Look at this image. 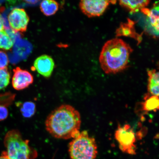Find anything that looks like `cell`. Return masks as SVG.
<instances>
[{
    "label": "cell",
    "instance_id": "cell-4",
    "mask_svg": "<svg viewBox=\"0 0 159 159\" xmlns=\"http://www.w3.org/2000/svg\"><path fill=\"white\" fill-rule=\"evenodd\" d=\"M4 143L7 149L5 152L9 159H30L32 150L29 141L23 139L19 131H9L5 137Z\"/></svg>",
    "mask_w": 159,
    "mask_h": 159
},
{
    "label": "cell",
    "instance_id": "cell-16",
    "mask_svg": "<svg viewBox=\"0 0 159 159\" xmlns=\"http://www.w3.org/2000/svg\"><path fill=\"white\" fill-rule=\"evenodd\" d=\"M14 44L13 39L5 30L0 31V48L9 50L12 48Z\"/></svg>",
    "mask_w": 159,
    "mask_h": 159
},
{
    "label": "cell",
    "instance_id": "cell-9",
    "mask_svg": "<svg viewBox=\"0 0 159 159\" xmlns=\"http://www.w3.org/2000/svg\"><path fill=\"white\" fill-rule=\"evenodd\" d=\"M34 66L38 73L48 78L52 74L55 67V62L51 57L43 55L35 59Z\"/></svg>",
    "mask_w": 159,
    "mask_h": 159
},
{
    "label": "cell",
    "instance_id": "cell-6",
    "mask_svg": "<svg viewBox=\"0 0 159 159\" xmlns=\"http://www.w3.org/2000/svg\"><path fill=\"white\" fill-rule=\"evenodd\" d=\"M111 1L82 0L80 7L82 12L89 17L100 16L103 14Z\"/></svg>",
    "mask_w": 159,
    "mask_h": 159
},
{
    "label": "cell",
    "instance_id": "cell-18",
    "mask_svg": "<svg viewBox=\"0 0 159 159\" xmlns=\"http://www.w3.org/2000/svg\"><path fill=\"white\" fill-rule=\"evenodd\" d=\"M10 79L11 75L7 68L0 69V90L9 85Z\"/></svg>",
    "mask_w": 159,
    "mask_h": 159
},
{
    "label": "cell",
    "instance_id": "cell-20",
    "mask_svg": "<svg viewBox=\"0 0 159 159\" xmlns=\"http://www.w3.org/2000/svg\"><path fill=\"white\" fill-rule=\"evenodd\" d=\"M9 112L6 105H0V121L5 120L8 116Z\"/></svg>",
    "mask_w": 159,
    "mask_h": 159
},
{
    "label": "cell",
    "instance_id": "cell-14",
    "mask_svg": "<svg viewBox=\"0 0 159 159\" xmlns=\"http://www.w3.org/2000/svg\"><path fill=\"white\" fill-rule=\"evenodd\" d=\"M59 7L58 3L53 0H45L42 2L40 5L41 11L47 16L55 15L58 11Z\"/></svg>",
    "mask_w": 159,
    "mask_h": 159
},
{
    "label": "cell",
    "instance_id": "cell-21",
    "mask_svg": "<svg viewBox=\"0 0 159 159\" xmlns=\"http://www.w3.org/2000/svg\"><path fill=\"white\" fill-rule=\"evenodd\" d=\"M4 27V21L1 15L0 14V31L3 30Z\"/></svg>",
    "mask_w": 159,
    "mask_h": 159
},
{
    "label": "cell",
    "instance_id": "cell-22",
    "mask_svg": "<svg viewBox=\"0 0 159 159\" xmlns=\"http://www.w3.org/2000/svg\"><path fill=\"white\" fill-rule=\"evenodd\" d=\"M0 159H9L6 155L5 152H3L1 156H0Z\"/></svg>",
    "mask_w": 159,
    "mask_h": 159
},
{
    "label": "cell",
    "instance_id": "cell-8",
    "mask_svg": "<svg viewBox=\"0 0 159 159\" xmlns=\"http://www.w3.org/2000/svg\"><path fill=\"white\" fill-rule=\"evenodd\" d=\"M13 71L14 74L12 84L14 89L16 90H23L27 88L33 83V75L29 71L18 67L14 69Z\"/></svg>",
    "mask_w": 159,
    "mask_h": 159
},
{
    "label": "cell",
    "instance_id": "cell-17",
    "mask_svg": "<svg viewBox=\"0 0 159 159\" xmlns=\"http://www.w3.org/2000/svg\"><path fill=\"white\" fill-rule=\"evenodd\" d=\"M35 110V103L31 101L24 103L20 108L22 115L26 118H30L32 116L34 115Z\"/></svg>",
    "mask_w": 159,
    "mask_h": 159
},
{
    "label": "cell",
    "instance_id": "cell-7",
    "mask_svg": "<svg viewBox=\"0 0 159 159\" xmlns=\"http://www.w3.org/2000/svg\"><path fill=\"white\" fill-rule=\"evenodd\" d=\"M8 20L13 31L24 33L27 30L30 19L24 9L15 8L9 14Z\"/></svg>",
    "mask_w": 159,
    "mask_h": 159
},
{
    "label": "cell",
    "instance_id": "cell-13",
    "mask_svg": "<svg viewBox=\"0 0 159 159\" xmlns=\"http://www.w3.org/2000/svg\"><path fill=\"white\" fill-rule=\"evenodd\" d=\"M148 0L141 1H120L119 4L128 10L130 13H134L146 8L150 3Z\"/></svg>",
    "mask_w": 159,
    "mask_h": 159
},
{
    "label": "cell",
    "instance_id": "cell-12",
    "mask_svg": "<svg viewBox=\"0 0 159 159\" xmlns=\"http://www.w3.org/2000/svg\"><path fill=\"white\" fill-rule=\"evenodd\" d=\"M158 2L154 3L151 10L145 8L141 11L148 17L151 26L153 28L154 31L159 33V8Z\"/></svg>",
    "mask_w": 159,
    "mask_h": 159
},
{
    "label": "cell",
    "instance_id": "cell-1",
    "mask_svg": "<svg viewBox=\"0 0 159 159\" xmlns=\"http://www.w3.org/2000/svg\"><path fill=\"white\" fill-rule=\"evenodd\" d=\"M80 115L74 107L63 104L54 109L47 117L46 129L54 138L62 139H74L80 134Z\"/></svg>",
    "mask_w": 159,
    "mask_h": 159
},
{
    "label": "cell",
    "instance_id": "cell-11",
    "mask_svg": "<svg viewBox=\"0 0 159 159\" xmlns=\"http://www.w3.org/2000/svg\"><path fill=\"white\" fill-rule=\"evenodd\" d=\"M148 94L145 96H159V74L156 69L150 70L148 71Z\"/></svg>",
    "mask_w": 159,
    "mask_h": 159
},
{
    "label": "cell",
    "instance_id": "cell-15",
    "mask_svg": "<svg viewBox=\"0 0 159 159\" xmlns=\"http://www.w3.org/2000/svg\"><path fill=\"white\" fill-rule=\"evenodd\" d=\"M144 101L142 103V109L146 112H157L159 109V96H144Z\"/></svg>",
    "mask_w": 159,
    "mask_h": 159
},
{
    "label": "cell",
    "instance_id": "cell-2",
    "mask_svg": "<svg viewBox=\"0 0 159 159\" xmlns=\"http://www.w3.org/2000/svg\"><path fill=\"white\" fill-rule=\"evenodd\" d=\"M133 50L122 39H114L107 41L99 56L101 67L107 74H115L128 67Z\"/></svg>",
    "mask_w": 159,
    "mask_h": 159
},
{
    "label": "cell",
    "instance_id": "cell-3",
    "mask_svg": "<svg viewBox=\"0 0 159 159\" xmlns=\"http://www.w3.org/2000/svg\"><path fill=\"white\" fill-rule=\"evenodd\" d=\"M69 152L71 159H95L98 154L96 141L83 131L70 143Z\"/></svg>",
    "mask_w": 159,
    "mask_h": 159
},
{
    "label": "cell",
    "instance_id": "cell-10",
    "mask_svg": "<svg viewBox=\"0 0 159 159\" xmlns=\"http://www.w3.org/2000/svg\"><path fill=\"white\" fill-rule=\"evenodd\" d=\"M128 22L122 23L116 31L117 37L125 36L132 38L138 41L140 43L142 41V35L139 34L135 29V22L128 19Z\"/></svg>",
    "mask_w": 159,
    "mask_h": 159
},
{
    "label": "cell",
    "instance_id": "cell-19",
    "mask_svg": "<svg viewBox=\"0 0 159 159\" xmlns=\"http://www.w3.org/2000/svg\"><path fill=\"white\" fill-rule=\"evenodd\" d=\"M9 60L7 54L3 51H0V69L7 68Z\"/></svg>",
    "mask_w": 159,
    "mask_h": 159
},
{
    "label": "cell",
    "instance_id": "cell-5",
    "mask_svg": "<svg viewBox=\"0 0 159 159\" xmlns=\"http://www.w3.org/2000/svg\"><path fill=\"white\" fill-rule=\"evenodd\" d=\"M115 136L121 151L130 155L136 154V136L130 125L125 124L123 126L119 125L115 131Z\"/></svg>",
    "mask_w": 159,
    "mask_h": 159
}]
</instances>
